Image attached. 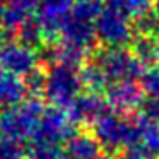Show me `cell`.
Returning <instances> with one entry per match:
<instances>
[{
  "instance_id": "9",
  "label": "cell",
  "mask_w": 159,
  "mask_h": 159,
  "mask_svg": "<svg viewBox=\"0 0 159 159\" xmlns=\"http://www.w3.org/2000/svg\"><path fill=\"white\" fill-rule=\"evenodd\" d=\"M104 2L108 4V7L118 9L134 19L152 11L156 4V0H104Z\"/></svg>"
},
{
  "instance_id": "11",
  "label": "cell",
  "mask_w": 159,
  "mask_h": 159,
  "mask_svg": "<svg viewBox=\"0 0 159 159\" xmlns=\"http://www.w3.org/2000/svg\"><path fill=\"white\" fill-rule=\"evenodd\" d=\"M134 28L137 34H149V36H159V16L156 11L145 12V14L135 17Z\"/></svg>"
},
{
  "instance_id": "15",
  "label": "cell",
  "mask_w": 159,
  "mask_h": 159,
  "mask_svg": "<svg viewBox=\"0 0 159 159\" xmlns=\"http://www.w3.org/2000/svg\"><path fill=\"white\" fill-rule=\"evenodd\" d=\"M11 5H14V7H19V9H24V11H33V9H36L39 5V2L41 0H7Z\"/></svg>"
},
{
  "instance_id": "1",
  "label": "cell",
  "mask_w": 159,
  "mask_h": 159,
  "mask_svg": "<svg viewBox=\"0 0 159 159\" xmlns=\"http://www.w3.org/2000/svg\"><path fill=\"white\" fill-rule=\"evenodd\" d=\"M96 36L106 46H125L135 38V28L130 21V16L115 7L103 9L94 21Z\"/></svg>"
},
{
  "instance_id": "4",
  "label": "cell",
  "mask_w": 159,
  "mask_h": 159,
  "mask_svg": "<svg viewBox=\"0 0 159 159\" xmlns=\"http://www.w3.org/2000/svg\"><path fill=\"white\" fill-rule=\"evenodd\" d=\"M144 98L145 91L137 80H118L108 91L110 103L123 115H132L134 111H137Z\"/></svg>"
},
{
  "instance_id": "14",
  "label": "cell",
  "mask_w": 159,
  "mask_h": 159,
  "mask_svg": "<svg viewBox=\"0 0 159 159\" xmlns=\"http://www.w3.org/2000/svg\"><path fill=\"white\" fill-rule=\"evenodd\" d=\"M86 75H87L89 84L94 89H101V87H104L108 82V75H106V72H104V69L101 65H91L89 69H87Z\"/></svg>"
},
{
  "instance_id": "17",
  "label": "cell",
  "mask_w": 159,
  "mask_h": 159,
  "mask_svg": "<svg viewBox=\"0 0 159 159\" xmlns=\"http://www.w3.org/2000/svg\"><path fill=\"white\" fill-rule=\"evenodd\" d=\"M7 2H4V0H0V21L4 19V16H5V11H7Z\"/></svg>"
},
{
  "instance_id": "12",
  "label": "cell",
  "mask_w": 159,
  "mask_h": 159,
  "mask_svg": "<svg viewBox=\"0 0 159 159\" xmlns=\"http://www.w3.org/2000/svg\"><path fill=\"white\" fill-rule=\"evenodd\" d=\"M140 84L144 87L145 94L159 96V63L151 65L144 70V74L140 77Z\"/></svg>"
},
{
  "instance_id": "2",
  "label": "cell",
  "mask_w": 159,
  "mask_h": 159,
  "mask_svg": "<svg viewBox=\"0 0 159 159\" xmlns=\"http://www.w3.org/2000/svg\"><path fill=\"white\" fill-rule=\"evenodd\" d=\"M98 135H99L103 145H106L110 151H120L127 147H135L139 144V130L135 120H130L118 115H110L103 118L98 125Z\"/></svg>"
},
{
  "instance_id": "10",
  "label": "cell",
  "mask_w": 159,
  "mask_h": 159,
  "mask_svg": "<svg viewBox=\"0 0 159 159\" xmlns=\"http://www.w3.org/2000/svg\"><path fill=\"white\" fill-rule=\"evenodd\" d=\"M103 0H75L72 14L82 17L86 21H96L98 16L103 12Z\"/></svg>"
},
{
  "instance_id": "6",
  "label": "cell",
  "mask_w": 159,
  "mask_h": 159,
  "mask_svg": "<svg viewBox=\"0 0 159 159\" xmlns=\"http://www.w3.org/2000/svg\"><path fill=\"white\" fill-rule=\"evenodd\" d=\"M63 36L69 41L70 46H75V48H82V46L93 45L96 36V29H94V22L93 21H86L82 17H77V16L70 14L69 19L65 21L62 28Z\"/></svg>"
},
{
  "instance_id": "5",
  "label": "cell",
  "mask_w": 159,
  "mask_h": 159,
  "mask_svg": "<svg viewBox=\"0 0 159 159\" xmlns=\"http://www.w3.org/2000/svg\"><path fill=\"white\" fill-rule=\"evenodd\" d=\"M75 0H41L36 7L38 22L46 33H55L63 28L65 21L72 14Z\"/></svg>"
},
{
  "instance_id": "7",
  "label": "cell",
  "mask_w": 159,
  "mask_h": 159,
  "mask_svg": "<svg viewBox=\"0 0 159 159\" xmlns=\"http://www.w3.org/2000/svg\"><path fill=\"white\" fill-rule=\"evenodd\" d=\"M134 120L139 130V144L135 147L147 156L159 157V121H152L139 113H135Z\"/></svg>"
},
{
  "instance_id": "16",
  "label": "cell",
  "mask_w": 159,
  "mask_h": 159,
  "mask_svg": "<svg viewBox=\"0 0 159 159\" xmlns=\"http://www.w3.org/2000/svg\"><path fill=\"white\" fill-rule=\"evenodd\" d=\"M120 159H156V157L144 154V152H142L140 149H137V147H130V149H127V151L121 154Z\"/></svg>"
},
{
  "instance_id": "3",
  "label": "cell",
  "mask_w": 159,
  "mask_h": 159,
  "mask_svg": "<svg viewBox=\"0 0 159 159\" xmlns=\"http://www.w3.org/2000/svg\"><path fill=\"white\" fill-rule=\"evenodd\" d=\"M101 67L104 69L108 79L115 80H137L144 74V65L137 57L123 46H108L101 53Z\"/></svg>"
},
{
  "instance_id": "8",
  "label": "cell",
  "mask_w": 159,
  "mask_h": 159,
  "mask_svg": "<svg viewBox=\"0 0 159 159\" xmlns=\"http://www.w3.org/2000/svg\"><path fill=\"white\" fill-rule=\"evenodd\" d=\"M132 53L144 67L159 63V36L137 34L132 39Z\"/></svg>"
},
{
  "instance_id": "18",
  "label": "cell",
  "mask_w": 159,
  "mask_h": 159,
  "mask_svg": "<svg viewBox=\"0 0 159 159\" xmlns=\"http://www.w3.org/2000/svg\"><path fill=\"white\" fill-rule=\"evenodd\" d=\"M154 11H156V14L159 16V0H156V4H154Z\"/></svg>"
},
{
  "instance_id": "13",
  "label": "cell",
  "mask_w": 159,
  "mask_h": 159,
  "mask_svg": "<svg viewBox=\"0 0 159 159\" xmlns=\"http://www.w3.org/2000/svg\"><path fill=\"white\" fill-rule=\"evenodd\" d=\"M139 115L149 118L152 121H159V96H147L142 99L140 106H139Z\"/></svg>"
}]
</instances>
